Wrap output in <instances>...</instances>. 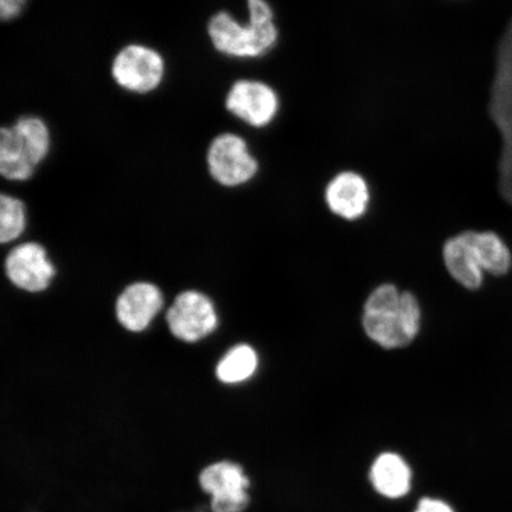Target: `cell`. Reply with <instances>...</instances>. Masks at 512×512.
Segmentation results:
<instances>
[{"instance_id":"cell-1","label":"cell","mask_w":512,"mask_h":512,"mask_svg":"<svg viewBox=\"0 0 512 512\" xmlns=\"http://www.w3.org/2000/svg\"><path fill=\"white\" fill-rule=\"evenodd\" d=\"M248 22L228 11H217L207 22V35L216 53L233 59H258L277 46L279 28L267 0H247Z\"/></svg>"},{"instance_id":"cell-2","label":"cell","mask_w":512,"mask_h":512,"mask_svg":"<svg viewBox=\"0 0 512 512\" xmlns=\"http://www.w3.org/2000/svg\"><path fill=\"white\" fill-rule=\"evenodd\" d=\"M53 144V132L41 115L21 114L11 124L0 126V178L30 181L47 162Z\"/></svg>"},{"instance_id":"cell-3","label":"cell","mask_w":512,"mask_h":512,"mask_svg":"<svg viewBox=\"0 0 512 512\" xmlns=\"http://www.w3.org/2000/svg\"><path fill=\"white\" fill-rule=\"evenodd\" d=\"M421 309L418 299L394 285H382L364 305L363 326L374 342L386 349L407 347L418 336Z\"/></svg>"},{"instance_id":"cell-4","label":"cell","mask_w":512,"mask_h":512,"mask_svg":"<svg viewBox=\"0 0 512 512\" xmlns=\"http://www.w3.org/2000/svg\"><path fill=\"white\" fill-rule=\"evenodd\" d=\"M108 72L120 91L147 96L164 85L168 63L162 51L151 44L130 42L115 51Z\"/></svg>"},{"instance_id":"cell-5","label":"cell","mask_w":512,"mask_h":512,"mask_svg":"<svg viewBox=\"0 0 512 512\" xmlns=\"http://www.w3.org/2000/svg\"><path fill=\"white\" fill-rule=\"evenodd\" d=\"M209 175L226 188L241 187L258 174L259 160L249 150L247 140L233 132L217 134L206 151Z\"/></svg>"},{"instance_id":"cell-6","label":"cell","mask_w":512,"mask_h":512,"mask_svg":"<svg viewBox=\"0 0 512 512\" xmlns=\"http://www.w3.org/2000/svg\"><path fill=\"white\" fill-rule=\"evenodd\" d=\"M197 480L201 491L210 497L209 507L213 512H245L251 504V479L232 460L204 466Z\"/></svg>"},{"instance_id":"cell-7","label":"cell","mask_w":512,"mask_h":512,"mask_svg":"<svg viewBox=\"0 0 512 512\" xmlns=\"http://www.w3.org/2000/svg\"><path fill=\"white\" fill-rule=\"evenodd\" d=\"M280 106L277 91L260 80H236L224 98L226 111L253 128L271 125L277 118Z\"/></svg>"},{"instance_id":"cell-8","label":"cell","mask_w":512,"mask_h":512,"mask_svg":"<svg viewBox=\"0 0 512 512\" xmlns=\"http://www.w3.org/2000/svg\"><path fill=\"white\" fill-rule=\"evenodd\" d=\"M171 334L179 341L195 343L217 328L219 318L213 302L204 294L188 291L179 294L166 313Z\"/></svg>"},{"instance_id":"cell-9","label":"cell","mask_w":512,"mask_h":512,"mask_svg":"<svg viewBox=\"0 0 512 512\" xmlns=\"http://www.w3.org/2000/svg\"><path fill=\"white\" fill-rule=\"evenodd\" d=\"M5 273L16 287L30 293L47 290L55 277V267L46 249L35 242L12 249L5 260Z\"/></svg>"},{"instance_id":"cell-10","label":"cell","mask_w":512,"mask_h":512,"mask_svg":"<svg viewBox=\"0 0 512 512\" xmlns=\"http://www.w3.org/2000/svg\"><path fill=\"white\" fill-rule=\"evenodd\" d=\"M163 305V294L156 285L136 283L120 294L115 313L126 330L143 332L162 311Z\"/></svg>"},{"instance_id":"cell-11","label":"cell","mask_w":512,"mask_h":512,"mask_svg":"<svg viewBox=\"0 0 512 512\" xmlns=\"http://www.w3.org/2000/svg\"><path fill=\"white\" fill-rule=\"evenodd\" d=\"M325 201L332 213L342 219H360L366 214L370 202L366 178L355 171L339 172L326 185Z\"/></svg>"},{"instance_id":"cell-12","label":"cell","mask_w":512,"mask_h":512,"mask_svg":"<svg viewBox=\"0 0 512 512\" xmlns=\"http://www.w3.org/2000/svg\"><path fill=\"white\" fill-rule=\"evenodd\" d=\"M369 479L377 494L398 501L411 494L414 472L401 454L384 452L371 464Z\"/></svg>"},{"instance_id":"cell-13","label":"cell","mask_w":512,"mask_h":512,"mask_svg":"<svg viewBox=\"0 0 512 512\" xmlns=\"http://www.w3.org/2000/svg\"><path fill=\"white\" fill-rule=\"evenodd\" d=\"M443 258L447 272L460 286L469 291H477L483 286L485 273L472 245L471 230L448 239L443 249Z\"/></svg>"},{"instance_id":"cell-14","label":"cell","mask_w":512,"mask_h":512,"mask_svg":"<svg viewBox=\"0 0 512 512\" xmlns=\"http://www.w3.org/2000/svg\"><path fill=\"white\" fill-rule=\"evenodd\" d=\"M471 240L480 267L485 274L503 277L512 267V254L509 246L495 232H475L471 230Z\"/></svg>"},{"instance_id":"cell-15","label":"cell","mask_w":512,"mask_h":512,"mask_svg":"<svg viewBox=\"0 0 512 512\" xmlns=\"http://www.w3.org/2000/svg\"><path fill=\"white\" fill-rule=\"evenodd\" d=\"M258 368V355L247 344L236 345L221 358L217 364L216 375L227 384L246 381L252 377Z\"/></svg>"},{"instance_id":"cell-16","label":"cell","mask_w":512,"mask_h":512,"mask_svg":"<svg viewBox=\"0 0 512 512\" xmlns=\"http://www.w3.org/2000/svg\"><path fill=\"white\" fill-rule=\"evenodd\" d=\"M27 223V207L21 198L0 192V245L17 240Z\"/></svg>"},{"instance_id":"cell-17","label":"cell","mask_w":512,"mask_h":512,"mask_svg":"<svg viewBox=\"0 0 512 512\" xmlns=\"http://www.w3.org/2000/svg\"><path fill=\"white\" fill-rule=\"evenodd\" d=\"M413 512H459L452 502L441 496H422L416 501Z\"/></svg>"},{"instance_id":"cell-18","label":"cell","mask_w":512,"mask_h":512,"mask_svg":"<svg viewBox=\"0 0 512 512\" xmlns=\"http://www.w3.org/2000/svg\"><path fill=\"white\" fill-rule=\"evenodd\" d=\"M30 0H0V23H12L29 8Z\"/></svg>"},{"instance_id":"cell-19","label":"cell","mask_w":512,"mask_h":512,"mask_svg":"<svg viewBox=\"0 0 512 512\" xmlns=\"http://www.w3.org/2000/svg\"><path fill=\"white\" fill-rule=\"evenodd\" d=\"M181 512H213V510L210 509L209 505H201V507H197L194 510Z\"/></svg>"}]
</instances>
